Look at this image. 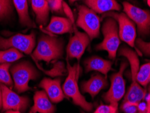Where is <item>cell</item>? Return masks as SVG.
<instances>
[{
  "instance_id": "37",
  "label": "cell",
  "mask_w": 150,
  "mask_h": 113,
  "mask_svg": "<svg viewBox=\"0 0 150 113\" xmlns=\"http://www.w3.org/2000/svg\"><path fill=\"white\" fill-rule=\"evenodd\" d=\"M149 97H150V85L149 86Z\"/></svg>"
},
{
  "instance_id": "26",
  "label": "cell",
  "mask_w": 150,
  "mask_h": 113,
  "mask_svg": "<svg viewBox=\"0 0 150 113\" xmlns=\"http://www.w3.org/2000/svg\"><path fill=\"white\" fill-rule=\"evenodd\" d=\"M135 44L143 54L150 56V42H145L142 39H137L135 41Z\"/></svg>"
},
{
  "instance_id": "1",
  "label": "cell",
  "mask_w": 150,
  "mask_h": 113,
  "mask_svg": "<svg viewBox=\"0 0 150 113\" xmlns=\"http://www.w3.org/2000/svg\"><path fill=\"white\" fill-rule=\"evenodd\" d=\"M68 77L63 84L62 90L65 96L70 97L74 104L81 106L85 111L91 112L93 106L86 100L79 90L78 80L81 74V67L79 64L71 66L67 63Z\"/></svg>"
},
{
  "instance_id": "10",
  "label": "cell",
  "mask_w": 150,
  "mask_h": 113,
  "mask_svg": "<svg viewBox=\"0 0 150 113\" xmlns=\"http://www.w3.org/2000/svg\"><path fill=\"white\" fill-rule=\"evenodd\" d=\"M2 91L3 99V109L4 110H17L20 112H25L29 106V99L26 96H21L4 84L0 83Z\"/></svg>"
},
{
  "instance_id": "15",
  "label": "cell",
  "mask_w": 150,
  "mask_h": 113,
  "mask_svg": "<svg viewBox=\"0 0 150 113\" xmlns=\"http://www.w3.org/2000/svg\"><path fill=\"white\" fill-rule=\"evenodd\" d=\"M88 8L96 13L105 14L112 11H120L121 6L116 0H84Z\"/></svg>"
},
{
  "instance_id": "4",
  "label": "cell",
  "mask_w": 150,
  "mask_h": 113,
  "mask_svg": "<svg viewBox=\"0 0 150 113\" xmlns=\"http://www.w3.org/2000/svg\"><path fill=\"white\" fill-rule=\"evenodd\" d=\"M10 71L14 79V87L18 93L31 90L28 83L39 77V72L36 68L28 62L24 61L16 64L11 68Z\"/></svg>"
},
{
  "instance_id": "8",
  "label": "cell",
  "mask_w": 150,
  "mask_h": 113,
  "mask_svg": "<svg viewBox=\"0 0 150 113\" xmlns=\"http://www.w3.org/2000/svg\"><path fill=\"white\" fill-rule=\"evenodd\" d=\"M35 46V36L33 33L28 35L16 34L9 38L0 36V50L14 48L21 52L30 54Z\"/></svg>"
},
{
  "instance_id": "14",
  "label": "cell",
  "mask_w": 150,
  "mask_h": 113,
  "mask_svg": "<svg viewBox=\"0 0 150 113\" xmlns=\"http://www.w3.org/2000/svg\"><path fill=\"white\" fill-rule=\"evenodd\" d=\"M107 85V79L105 77L101 75H95L88 81L83 82L81 89L83 92L88 93L92 97H94Z\"/></svg>"
},
{
  "instance_id": "9",
  "label": "cell",
  "mask_w": 150,
  "mask_h": 113,
  "mask_svg": "<svg viewBox=\"0 0 150 113\" xmlns=\"http://www.w3.org/2000/svg\"><path fill=\"white\" fill-rule=\"evenodd\" d=\"M125 14L137 24L139 33L142 36L150 33V12L132 5L129 2L122 4Z\"/></svg>"
},
{
  "instance_id": "2",
  "label": "cell",
  "mask_w": 150,
  "mask_h": 113,
  "mask_svg": "<svg viewBox=\"0 0 150 113\" xmlns=\"http://www.w3.org/2000/svg\"><path fill=\"white\" fill-rule=\"evenodd\" d=\"M63 55V41L52 36H42L39 39L33 58L37 60L50 63L61 58Z\"/></svg>"
},
{
  "instance_id": "33",
  "label": "cell",
  "mask_w": 150,
  "mask_h": 113,
  "mask_svg": "<svg viewBox=\"0 0 150 113\" xmlns=\"http://www.w3.org/2000/svg\"><path fill=\"white\" fill-rule=\"evenodd\" d=\"M47 1L48 2V4H49L50 7H52L53 5V3H54V0H47Z\"/></svg>"
},
{
  "instance_id": "31",
  "label": "cell",
  "mask_w": 150,
  "mask_h": 113,
  "mask_svg": "<svg viewBox=\"0 0 150 113\" xmlns=\"http://www.w3.org/2000/svg\"><path fill=\"white\" fill-rule=\"evenodd\" d=\"M146 100H147V108L149 109V111H150V97L149 96L148 94V96L146 97Z\"/></svg>"
},
{
  "instance_id": "29",
  "label": "cell",
  "mask_w": 150,
  "mask_h": 113,
  "mask_svg": "<svg viewBox=\"0 0 150 113\" xmlns=\"http://www.w3.org/2000/svg\"><path fill=\"white\" fill-rule=\"evenodd\" d=\"M62 6V0H54V3L51 9L55 12H58L60 11Z\"/></svg>"
},
{
  "instance_id": "17",
  "label": "cell",
  "mask_w": 150,
  "mask_h": 113,
  "mask_svg": "<svg viewBox=\"0 0 150 113\" xmlns=\"http://www.w3.org/2000/svg\"><path fill=\"white\" fill-rule=\"evenodd\" d=\"M112 63L99 56H93L85 61V71L89 72L92 70L100 72L103 75H107L112 68Z\"/></svg>"
},
{
  "instance_id": "32",
  "label": "cell",
  "mask_w": 150,
  "mask_h": 113,
  "mask_svg": "<svg viewBox=\"0 0 150 113\" xmlns=\"http://www.w3.org/2000/svg\"><path fill=\"white\" fill-rule=\"evenodd\" d=\"M5 113H21V112H20V111H17V110H6V112Z\"/></svg>"
},
{
  "instance_id": "36",
  "label": "cell",
  "mask_w": 150,
  "mask_h": 113,
  "mask_svg": "<svg viewBox=\"0 0 150 113\" xmlns=\"http://www.w3.org/2000/svg\"><path fill=\"white\" fill-rule=\"evenodd\" d=\"M147 4H148V6L150 7V0H147Z\"/></svg>"
},
{
  "instance_id": "20",
  "label": "cell",
  "mask_w": 150,
  "mask_h": 113,
  "mask_svg": "<svg viewBox=\"0 0 150 113\" xmlns=\"http://www.w3.org/2000/svg\"><path fill=\"white\" fill-rule=\"evenodd\" d=\"M118 52L120 56L127 58L128 61H129L130 66H131L132 83L137 82L136 79V77L138 70L139 69V60L137 55L133 50L126 47L120 48Z\"/></svg>"
},
{
  "instance_id": "13",
  "label": "cell",
  "mask_w": 150,
  "mask_h": 113,
  "mask_svg": "<svg viewBox=\"0 0 150 113\" xmlns=\"http://www.w3.org/2000/svg\"><path fill=\"white\" fill-rule=\"evenodd\" d=\"M34 104L28 113H55V106L44 91H38L34 95Z\"/></svg>"
},
{
  "instance_id": "11",
  "label": "cell",
  "mask_w": 150,
  "mask_h": 113,
  "mask_svg": "<svg viewBox=\"0 0 150 113\" xmlns=\"http://www.w3.org/2000/svg\"><path fill=\"white\" fill-rule=\"evenodd\" d=\"M74 29V35L70 38L67 46V56L79 61L89 45L90 39L86 33L78 31L76 28Z\"/></svg>"
},
{
  "instance_id": "21",
  "label": "cell",
  "mask_w": 150,
  "mask_h": 113,
  "mask_svg": "<svg viewBox=\"0 0 150 113\" xmlns=\"http://www.w3.org/2000/svg\"><path fill=\"white\" fill-rule=\"evenodd\" d=\"M146 90L140 86L137 82L132 83L125 97L124 101L139 104L145 99Z\"/></svg>"
},
{
  "instance_id": "30",
  "label": "cell",
  "mask_w": 150,
  "mask_h": 113,
  "mask_svg": "<svg viewBox=\"0 0 150 113\" xmlns=\"http://www.w3.org/2000/svg\"><path fill=\"white\" fill-rule=\"evenodd\" d=\"M2 105H3V99H2V91L1 88L0 87V109L2 108Z\"/></svg>"
},
{
  "instance_id": "25",
  "label": "cell",
  "mask_w": 150,
  "mask_h": 113,
  "mask_svg": "<svg viewBox=\"0 0 150 113\" xmlns=\"http://www.w3.org/2000/svg\"><path fill=\"white\" fill-rule=\"evenodd\" d=\"M12 0H0V19L4 18L12 12Z\"/></svg>"
},
{
  "instance_id": "7",
  "label": "cell",
  "mask_w": 150,
  "mask_h": 113,
  "mask_svg": "<svg viewBox=\"0 0 150 113\" xmlns=\"http://www.w3.org/2000/svg\"><path fill=\"white\" fill-rule=\"evenodd\" d=\"M128 64L122 62L120 69L110 77L111 85L109 90L103 95V98L109 104L118 106V102L124 96L125 93V81L123 74L127 68Z\"/></svg>"
},
{
  "instance_id": "12",
  "label": "cell",
  "mask_w": 150,
  "mask_h": 113,
  "mask_svg": "<svg viewBox=\"0 0 150 113\" xmlns=\"http://www.w3.org/2000/svg\"><path fill=\"white\" fill-rule=\"evenodd\" d=\"M39 87L45 90L50 99L53 102L58 103L64 98L60 79L44 78L39 83Z\"/></svg>"
},
{
  "instance_id": "24",
  "label": "cell",
  "mask_w": 150,
  "mask_h": 113,
  "mask_svg": "<svg viewBox=\"0 0 150 113\" xmlns=\"http://www.w3.org/2000/svg\"><path fill=\"white\" fill-rule=\"evenodd\" d=\"M10 66V63L0 65V83L8 86L12 85L13 81L9 72Z\"/></svg>"
},
{
  "instance_id": "22",
  "label": "cell",
  "mask_w": 150,
  "mask_h": 113,
  "mask_svg": "<svg viewBox=\"0 0 150 113\" xmlns=\"http://www.w3.org/2000/svg\"><path fill=\"white\" fill-rule=\"evenodd\" d=\"M23 57V54L16 49L10 48L0 51V65L14 63Z\"/></svg>"
},
{
  "instance_id": "28",
  "label": "cell",
  "mask_w": 150,
  "mask_h": 113,
  "mask_svg": "<svg viewBox=\"0 0 150 113\" xmlns=\"http://www.w3.org/2000/svg\"><path fill=\"white\" fill-rule=\"evenodd\" d=\"M139 104L124 101L122 105V110L125 113H136L138 111Z\"/></svg>"
},
{
  "instance_id": "6",
  "label": "cell",
  "mask_w": 150,
  "mask_h": 113,
  "mask_svg": "<svg viewBox=\"0 0 150 113\" xmlns=\"http://www.w3.org/2000/svg\"><path fill=\"white\" fill-rule=\"evenodd\" d=\"M111 17L118 24V33L120 40L127 43L131 47H134L136 41L137 30L135 24L124 13H118L114 11L105 13L103 18Z\"/></svg>"
},
{
  "instance_id": "3",
  "label": "cell",
  "mask_w": 150,
  "mask_h": 113,
  "mask_svg": "<svg viewBox=\"0 0 150 113\" xmlns=\"http://www.w3.org/2000/svg\"><path fill=\"white\" fill-rule=\"evenodd\" d=\"M103 39L102 42L96 45V50L106 51L110 59H115L120 39L118 33L117 22L111 17H107L102 26Z\"/></svg>"
},
{
  "instance_id": "23",
  "label": "cell",
  "mask_w": 150,
  "mask_h": 113,
  "mask_svg": "<svg viewBox=\"0 0 150 113\" xmlns=\"http://www.w3.org/2000/svg\"><path fill=\"white\" fill-rule=\"evenodd\" d=\"M136 79L137 83L144 87L150 83V63L145 64L139 67Z\"/></svg>"
},
{
  "instance_id": "27",
  "label": "cell",
  "mask_w": 150,
  "mask_h": 113,
  "mask_svg": "<svg viewBox=\"0 0 150 113\" xmlns=\"http://www.w3.org/2000/svg\"><path fill=\"white\" fill-rule=\"evenodd\" d=\"M118 106L112 104L99 106L93 113H116Z\"/></svg>"
},
{
  "instance_id": "18",
  "label": "cell",
  "mask_w": 150,
  "mask_h": 113,
  "mask_svg": "<svg viewBox=\"0 0 150 113\" xmlns=\"http://www.w3.org/2000/svg\"><path fill=\"white\" fill-rule=\"evenodd\" d=\"M30 2L37 23L41 25L47 24L50 13V5L47 0H30Z\"/></svg>"
},
{
  "instance_id": "5",
  "label": "cell",
  "mask_w": 150,
  "mask_h": 113,
  "mask_svg": "<svg viewBox=\"0 0 150 113\" xmlns=\"http://www.w3.org/2000/svg\"><path fill=\"white\" fill-rule=\"evenodd\" d=\"M77 26L85 32L90 40L100 36V18L96 12L87 6H79Z\"/></svg>"
},
{
  "instance_id": "35",
  "label": "cell",
  "mask_w": 150,
  "mask_h": 113,
  "mask_svg": "<svg viewBox=\"0 0 150 113\" xmlns=\"http://www.w3.org/2000/svg\"><path fill=\"white\" fill-rule=\"evenodd\" d=\"M78 1V0H69V1H70V3H71V4L74 3V1Z\"/></svg>"
},
{
  "instance_id": "34",
  "label": "cell",
  "mask_w": 150,
  "mask_h": 113,
  "mask_svg": "<svg viewBox=\"0 0 150 113\" xmlns=\"http://www.w3.org/2000/svg\"><path fill=\"white\" fill-rule=\"evenodd\" d=\"M139 113H150V111H149V109L148 108H147V111L146 112H140Z\"/></svg>"
},
{
  "instance_id": "19",
  "label": "cell",
  "mask_w": 150,
  "mask_h": 113,
  "mask_svg": "<svg viewBox=\"0 0 150 113\" xmlns=\"http://www.w3.org/2000/svg\"><path fill=\"white\" fill-rule=\"evenodd\" d=\"M12 2L18 14L21 24L28 27H35V24L30 19L28 13V0H12Z\"/></svg>"
},
{
  "instance_id": "16",
  "label": "cell",
  "mask_w": 150,
  "mask_h": 113,
  "mask_svg": "<svg viewBox=\"0 0 150 113\" xmlns=\"http://www.w3.org/2000/svg\"><path fill=\"white\" fill-rule=\"evenodd\" d=\"M74 23L70 20L63 17L53 16L46 30L48 32L56 35H62L71 33L73 30Z\"/></svg>"
}]
</instances>
